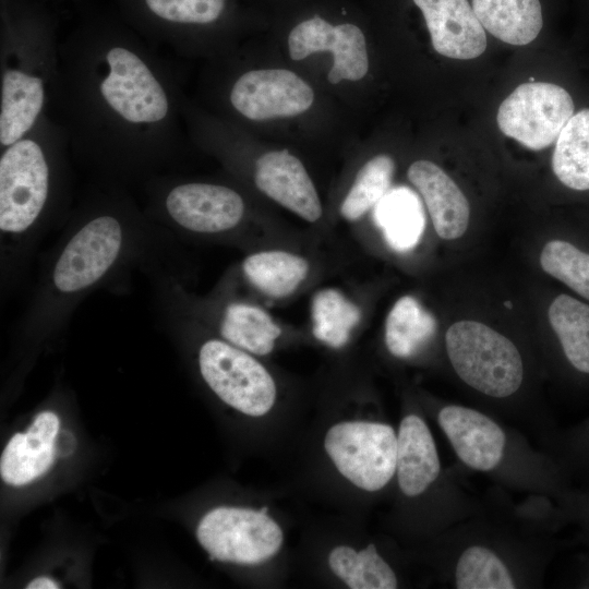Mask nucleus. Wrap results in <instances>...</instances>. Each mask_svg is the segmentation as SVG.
<instances>
[{
    "label": "nucleus",
    "instance_id": "nucleus-1",
    "mask_svg": "<svg viewBox=\"0 0 589 589\" xmlns=\"http://www.w3.org/2000/svg\"><path fill=\"white\" fill-rule=\"evenodd\" d=\"M446 351L458 376L485 395L504 398L521 385L524 366L516 346L476 321H458L446 332Z\"/></svg>",
    "mask_w": 589,
    "mask_h": 589
},
{
    "label": "nucleus",
    "instance_id": "nucleus-2",
    "mask_svg": "<svg viewBox=\"0 0 589 589\" xmlns=\"http://www.w3.org/2000/svg\"><path fill=\"white\" fill-rule=\"evenodd\" d=\"M324 449L338 472L361 490L378 491L396 473L397 435L388 424L338 422L327 430Z\"/></svg>",
    "mask_w": 589,
    "mask_h": 589
},
{
    "label": "nucleus",
    "instance_id": "nucleus-3",
    "mask_svg": "<svg viewBox=\"0 0 589 589\" xmlns=\"http://www.w3.org/2000/svg\"><path fill=\"white\" fill-rule=\"evenodd\" d=\"M196 537L211 558L242 565L271 560L284 542L281 528L265 507H216L201 519Z\"/></svg>",
    "mask_w": 589,
    "mask_h": 589
},
{
    "label": "nucleus",
    "instance_id": "nucleus-4",
    "mask_svg": "<svg viewBox=\"0 0 589 589\" xmlns=\"http://www.w3.org/2000/svg\"><path fill=\"white\" fill-rule=\"evenodd\" d=\"M199 366L209 388L233 409L262 417L273 408L275 382L249 352L228 341L209 339L200 349Z\"/></svg>",
    "mask_w": 589,
    "mask_h": 589
},
{
    "label": "nucleus",
    "instance_id": "nucleus-5",
    "mask_svg": "<svg viewBox=\"0 0 589 589\" xmlns=\"http://www.w3.org/2000/svg\"><path fill=\"white\" fill-rule=\"evenodd\" d=\"M569 93L552 83L529 82L517 86L501 104L500 130L524 146L540 151L553 144L574 115Z\"/></svg>",
    "mask_w": 589,
    "mask_h": 589
},
{
    "label": "nucleus",
    "instance_id": "nucleus-6",
    "mask_svg": "<svg viewBox=\"0 0 589 589\" xmlns=\"http://www.w3.org/2000/svg\"><path fill=\"white\" fill-rule=\"evenodd\" d=\"M48 185V165L35 141L21 139L8 146L0 159L1 231L27 230L45 206Z\"/></svg>",
    "mask_w": 589,
    "mask_h": 589
},
{
    "label": "nucleus",
    "instance_id": "nucleus-7",
    "mask_svg": "<svg viewBox=\"0 0 589 589\" xmlns=\"http://www.w3.org/2000/svg\"><path fill=\"white\" fill-rule=\"evenodd\" d=\"M108 71L99 84L105 103L131 124H152L169 111L167 94L148 65L132 50L112 47L105 56Z\"/></svg>",
    "mask_w": 589,
    "mask_h": 589
},
{
    "label": "nucleus",
    "instance_id": "nucleus-8",
    "mask_svg": "<svg viewBox=\"0 0 589 589\" xmlns=\"http://www.w3.org/2000/svg\"><path fill=\"white\" fill-rule=\"evenodd\" d=\"M123 240L120 223L104 215L89 220L68 242L53 269L55 287L76 292L98 281L116 262Z\"/></svg>",
    "mask_w": 589,
    "mask_h": 589
},
{
    "label": "nucleus",
    "instance_id": "nucleus-9",
    "mask_svg": "<svg viewBox=\"0 0 589 589\" xmlns=\"http://www.w3.org/2000/svg\"><path fill=\"white\" fill-rule=\"evenodd\" d=\"M313 98L312 88L284 69L249 71L237 80L230 94L232 106L254 121L300 115L311 107Z\"/></svg>",
    "mask_w": 589,
    "mask_h": 589
},
{
    "label": "nucleus",
    "instance_id": "nucleus-10",
    "mask_svg": "<svg viewBox=\"0 0 589 589\" xmlns=\"http://www.w3.org/2000/svg\"><path fill=\"white\" fill-rule=\"evenodd\" d=\"M288 48L292 60H301L315 52L330 51L334 63L327 77L332 84L342 80H361L369 69L364 35L353 24L334 26L315 15L299 23L290 32Z\"/></svg>",
    "mask_w": 589,
    "mask_h": 589
},
{
    "label": "nucleus",
    "instance_id": "nucleus-11",
    "mask_svg": "<svg viewBox=\"0 0 589 589\" xmlns=\"http://www.w3.org/2000/svg\"><path fill=\"white\" fill-rule=\"evenodd\" d=\"M169 216L182 228L199 233H217L236 227L244 203L232 189L209 183H185L166 197Z\"/></svg>",
    "mask_w": 589,
    "mask_h": 589
},
{
    "label": "nucleus",
    "instance_id": "nucleus-12",
    "mask_svg": "<svg viewBox=\"0 0 589 589\" xmlns=\"http://www.w3.org/2000/svg\"><path fill=\"white\" fill-rule=\"evenodd\" d=\"M421 10L434 50L460 60L474 59L486 48L483 26L468 0H413Z\"/></svg>",
    "mask_w": 589,
    "mask_h": 589
},
{
    "label": "nucleus",
    "instance_id": "nucleus-13",
    "mask_svg": "<svg viewBox=\"0 0 589 589\" xmlns=\"http://www.w3.org/2000/svg\"><path fill=\"white\" fill-rule=\"evenodd\" d=\"M254 181L265 195L309 223L322 217L316 189L302 163L288 151L263 154L255 164Z\"/></svg>",
    "mask_w": 589,
    "mask_h": 589
},
{
    "label": "nucleus",
    "instance_id": "nucleus-14",
    "mask_svg": "<svg viewBox=\"0 0 589 589\" xmlns=\"http://www.w3.org/2000/svg\"><path fill=\"white\" fill-rule=\"evenodd\" d=\"M438 423L464 464L489 471L501 461L506 437L503 430L485 414L462 406H446Z\"/></svg>",
    "mask_w": 589,
    "mask_h": 589
},
{
    "label": "nucleus",
    "instance_id": "nucleus-15",
    "mask_svg": "<svg viewBox=\"0 0 589 589\" xmlns=\"http://www.w3.org/2000/svg\"><path fill=\"white\" fill-rule=\"evenodd\" d=\"M60 421L51 411L40 412L25 433L14 434L0 459L2 480L11 485H25L41 477L53 464Z\"/></svg>",
    "mask_w": 589,
    "mask_h": 589
},
{
    "label": "nucleus",
    "instance_id": "nucleus-16",
    "mask_svg": "<svg viewBox=\"0 0 589 589\" xmlns=\"http://www.w3.org/2000/svg\"><path fill=\"white\" fill-rule=\"evenodd\" d=\"M424 200L433 227L442 239L461 237L469 224V203L455 181L437 165L417 160L407 172Z\"/></svg>",
    "mask_w": 589,
    "mask_h": 589
},
{
    "label": "nucleus",
    "instance_id": "nucleus-17",
    "mask_svg": "<svg viewBox=\"0 0 589 589\" xmlns=\"http://www.w3.org/2000/svg\"><path fill=\"white\" fill-rule=\"evenodd\" d=\"M440 459L432 433L416 414L402 419L397 435L396 473L407 496L423 493L438 477Z\"/></svg>",
    "mask_w": 589,
    "mask_h": 589
},
{
    "label": "nucleus",
    "instance_id": "nucleus-18",
    "mask_svg": "<svg viewBox=\"0 0 589 589\" xmlns=\"http://www.w3.org/2000/svg\"><path fill=\"white\" fill-rule=\"evenodd\" d=\"M45 100L44 81L23 70L7 69L1 81L0 143L10 146L25 135Z\"/></svg>",
    "mask_w": 589,
    "mask_h": 589
},
{
    "label": "nucleus",
    "instance_id": "nucleus-19",
    "mask_svg": "<svg viewBox=\"0 0 589 589\" xmlns=\"http://www.w3.org/2000/svg\"><path fill=\"white\" fill-rule=\"evenodd\" d=\"M472 9L484 29L510 45L531 43L543 24L539 0H472Z\"/></svg>",
    "mask_w": 589,
    "mask_h": 589
},
{
    "label": "nucleus",
    "instance_id": "nucleus-20",
    "mask_svg": "<svg viewBox=\"0 0 589 589\" xmlns=\"http://www.w3.org/2000/svg\"><path fill=\"white\" fill-rule=\"evenodd\" d=\"M309 267L303 256L279 250L253 253L242 263L248 281L275 299L291 294L305 279Z\"/></svg>",
    "mask_w": 589,
    "mask_h": 589
},
{
    "label": "nucleus",
    "instance_id": "nucleus-21",
    "mask_svg": "<svg viewBox=\"0 0 589 589\" xmlns=\"http://www.w3.org/2000/svg\"><path fill=\"white\" fill-rule=\"evenodd\" d=\"M220 334L229 344L249 353L266 356L274 349L281 328L263 309L235 302L224 311Z\"/></svg>",
    "mask_w": 589,
    "mask_h": 589
},
{
    "label": "nucleus",
    "instance_id": "nucleus-22",
    "mask_svg": "<svg viewBox=\"0 0 589 589\" xmlns=\"http://www.w3.org/2000/svg\"><path fill=\"white\" fill-rule=\"evenodd\" d=\"M552 168L566 187L589 190V109H582L562 129L552 156Z\"/></svg>",
    "mask_w": 589,
    "mask_h": 589
},
{
    "label": "nucleus",
    "instance_id": "nucleus-23",
    "mask_svg": "<svg viewBox=\"0 0 589 589\" xmlns=\"http://www.w3.org/2000/svg\"><path fill=\"white\" fill-rule=\"evenodd\" d=\"M436 321L411 296L401 297L389 311L385 323L388 351L401 359L417 353L434 335Z\"/></svg>",
    "mask_w": 589,
    "mask_h": 589
},
{
    "label": "nucleus",
    "instance_id": "nucleus-24",
    "mask_svg": "<svg viewBox=\"0 0 589 589\" xmlns=\"http://www.w3.org/2000/svg\"><path fill=\"white\" fill-rule=\"evenodd\" d=\"M328 565L351 589H395L398 585L394 570L372 543L360 551L338 545L330 551Z\"/></svg>",
    "mask_w": 589,
    "mask_h": 589
},
{
    "label": "nucleus",
    "instance_id": "nucleus-25",
    "mask_svg": "<svg viewBox=\"0 0 589 589\" xmlns=\"http://www.w3.org/2000/svg\"><path fill=\"white\" fill-rule=\"evenodd\" d=\"M375 218L390 247L398 251L414 247L424 227L421 203L406 188L388 191L376 204Z\"/></svg>",
    "mask_w": 589,
    "mask_h": 589
},
{
    "label": "nucleus",
    "instance_id": "nucleus-26",
    "mask_svg": "<svg viewBox=\"0 0 589 589\" xmlns=\"http://www.w3.org/2000/svg\"><path fill=\"white\" fill-rule=\"evenodd\" d=\"M549 321L568 361L589 373V305L560 294L549 308Z\"/></svg>",
    "mask_w": 589,
    "mask_h": 589
},
{
    "label": "nucleus",
    "instance_id": "nucleus-27",
    "mask_svg": "<svg viewBox=\"0 0 589 589\" xmlns=\"http://www.w3.org/2000/svg\"><path fill=\"white\" fill-rule=\"evenodd\" d=\"M312 333L332 348L345 346L361 320L360 309L339 290L317 291L311 303Z\"/></svg>",
    "mask_w": 589,
    "mask_h": 589
},
{
    "label": "nucleus",
    "instance_id": "nucleus-28",
    "mask_svg": "<svg viewBox=\"0 0 589 589\" xmlns=\"http://www.w3.org/2000/svg\"><path fill=\"white\" fill-rule=\"evenodd\" d=\"M394 170L393 158L385 154L365 163L340 205L341 216L354 221L374 207L388 192Z\"/></svg>",
    "mask_w": 589,
    "mask_h": 589
},
{
    "label": "nucleus",
    "instance_id": "nucleus-29",
    "mask_svg": "<svg viewBox=\"0 0 589 589\" xmlns=\"http://www.w3.org/2000/svg\"><path fill=\"white\" fill-rule=\"evenodd\" d=\"M459 589H513L515 582L505 564L491 550L474 545L460 555L455 573Z\"/></svg>",
    "mask_w": 589,
    "mask_h": 589
},
{
    "label": "nucleus",
    "instance_id": "nucleus-30",
    "mask_svg": "<svg viewBox=\"0 0 589 589\" xmlns=\"http://www.w3.org/2000/svg\"><path fill=\"white\" fill-rule=\"evenodd\" d=\"M540 264L545 273L589 300V254L567 241L552 240L542 249Z\"/></svg>",
    "mask_w": 589,
    "mask_h": 589
},
{
    "label": "nucleus",
    "instance_id": "nucleus-31",
    "mask_svg": "<svg viewBox=\"0 0 589 589\" xmlns=\"http://www.w3.org/2000/svg\"><path fill=\"white\" fill-rule=\"evenodd\" d=\"M157 16L176 23L207 24L221 14L225 0H145Z\"/></svg>",
    "mask_w": 589,
    "mask_h": 589
},
{
    "label": "nucleus",
    "instance_id": "nucleus-32",
    "mask_svg": "<svg viewBox=\"0 0 589 589\" xmlns=\"http://www.w3.org/2000/svg\"><path fill=\"white\" fill-rule=\"evenodd\" d=\"M27 589H57L59 586L56 581L48 577H38L32 580L27 586Z\"/></svg>",
    "mask_w": 589,
    "mask_h": 589
}]
</instances>
